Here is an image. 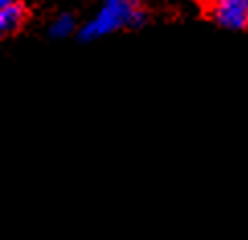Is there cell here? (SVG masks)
<instances>
[{
	"label": "cell",
	"instance_id": "5b68a950",
	"mask_svg": "<svg viewBox=\"0 0 248 240\" xmlns=\"http://www.w3.org/2000/svg\"><path fill=\"white\" fill-rule=\"evenodd\" d=\"M16 2V0H0V8H2V6H8V4H15Z\"/></svg>",
	"mask_w": 248,
	"mask_h": 240
},
{
	"label": "cell",
	"instance_id": "3957f363",
	"mask_svg": "<svg viewBox=\"0 0 248 240\" xmlns=\"http://www.w3.org/2000/svg\"><path fill=\"white\" fill-rule=\"evenodd\" d=\"M25 23V8L15 2L0 8V31L2 33H15Z\"/></svg>",
	"mask_w": 248,
	"mask_h": 240
},
{
	"label": "cell",
	"instance_id": "277c9868",
	"mask_svg": "<svg viewBox=\"0 0 248 240\" xmlns=\"http://www.w3.org/2000/svg\"><path fill=\"white\" fill-rule=\"evenodd\" d=\"M76 31V23L70 15H60L58 19H54V23L49 25V33L54 35L58 39H64V37H70Z\"/></svg>",
	"mask_w": 248,
	"mask_h": 240
},
{
	"label": "cell",
	"instance_id": "8992f818",
	"mask_svg": "<svg viewBox=\"0 0 248 240\" xmlns=\"http://www.w3.org/2000/svg\"><path fill=\"white\" fill-rule=\"evenodd\" d=\"M199 2H216V0H199Z\"/></svg>",
	"mask_w": 248,
	"mask_h": 240
},
{
	"label": "cell",
	"instance_id": "7a4b0ae2",
	"mask_svg": "<svg viewBox=\"0 0 248 240\" xmlns=\"http://www.w3.org/2000/svg\"><path fill=\"white\" fill-rule=\"evenodd\" d=\"M211 16L226 29H244L248 27V0H216Z\"/></svg>",
	"mask_w": 248,
	"mask_h": 240
},
{
	"label": "cell",
	"instance_id": "6da1fadb",
	"mask_svg": "<svg viewBox=\"0 0 248 240\" xmlns=\"http://www.w3.org/2000/svg\"><path fill=\"white\" fill-rule=\"evenodd\" d=\"M141 16L144 13L140 11L136 0H103L96 15L82 27L80 37L84 41L101 39L105 35L125 29V27L140 25Z\"/></svg>",
	"mask_w": 248,
	"mask_h": 240
}]
</instances>
